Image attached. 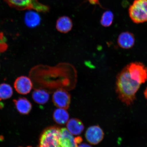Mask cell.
I'll return each mask as SVG.
<instances>
[{
    "instance_id": "obj_7",
    "label": "cell",
    "mask_w": 147,
    "mask_h": 147,
    "mask_svg": "<svg viewBox=\"0 0 147 147\" xmlns=\"http://www.w3.org/2000/svg\"><path fill=\"white\" fill-rule=\"evenodd\" d=\"M82 141V138L74 137L67 128L60 129L59 141L62 147H77Z\"/></svg>"
},
{
    "instance_id": "obj_8",
    "label": "cell",
    "mask_w": 147,
    "mask_h": 147,
    "mask_svg": "<svg viewBox=\"0 0 147 147\" xmlns=\"http://www.w3.org/2000/svg\"><path fill=\"white\" fill-rule=\"evenodd\" d=\"M85 136L86 140L90 144L96 145L103 139L104 134L100 126L95 125L88 128L86 130Z\"/></svg>"
},
{
    "instance_id": "obj_1",
    "label": "cell",
    "mask_w": 147,
    "mask_h": 147,
    "mask_svg": "<svg viewBox=\"0 0 147 147\" xmlns=\"http://www.w3.org/2000/svg\"><path fill=\"white\" fill-rule=\"evenodd\" d=\"M141 84L131 78L127 65L117 75L115 91L118 98L127 106L133 104Z\"/></svg>"
},
{
    "instance_id": "obj_2",
    "label": "cell",
    "mask_w": 147,
    "mask_h": 147,
    "mask_svg": "<svg viewBox=\"0 0 147 147\" xmlns=\"http://www.w3.org/2000/svg\"><path fill=\"white\" fill-rule=\"evenodd\" d=\"M128 11L130 17L134 23L147 22V0H135Z\"/></svg>"
},
{
    "instance_id": "obj_20",
    "label": "cell",
    "mask_w": 147,
    "mask_h": 147,
    "mask_svg": "<svg viewBox=\"0 0 147 147\" xmlns=\"http://www.w3.org/2000/svg\"><path fill=\"white\" fill-rule=\"evenodd\" d=\"M77 147H92V146L87 143H83L82 144L80 143V144H78Z\"/></svg>"
},
{
    "instance_id": "obj_23",
    "label": "cell",
    "mask_w": 147,
    "mask_h": 147,
    "mask_svg": "<svg viewBox=\"0 0 147 147\" xmlns=\"http://www.w3.org/2000/svg\"><path fill=\"white\" fill-rule=\"evenodd\" d=\"M3 106H4V105H3V103L0 102V109L3 108Z\"/></svg>"
},
{
    "instance_id": "obj_21",
    "label": "cell",
    "mask_w": 147,
    "mask_h": 147,
    "mask_svg": "<svg viewBox=\"0 0 147 147\" xmlns=\"http://www.w3.org/2000/svg\"><path fill=\"white\" fill-rule=\"evenodd\" d=\"M90 3L92 4H98V0H89Z\"/></svg>"
},
{
    "instance_id": "obj_22",
    "label": "cell",
    "mask_w": 147,
    "mask_h": 147,
    "mask_svg": "<svg viewBox=\"0 0 147 147\" xmlns=\"http://www.w3.org/2000/svg\"><path fill=\"white\" fill-rule=\"evenodd\" d=\"M144 95L145 98L147 100V87L145 89L144 92Z\"/></svg>"
},
{
    "instance_id": "obj_6",
    "label": "cell",
    "mask_w": 147,
    "mask_h": 147,
    "mask_svg": "<svg viewBox=\"0 0 147 147\" xmlns=\"http://www.w3.org/2000/svg\"><path fill=\"white\" fill-rule=\"evenodd\" d=\"M71 96L65 90L59 89L54 92L52 100L55 105L58 108L68 109L71 102Z\"/></svg>"
},
{
    "instance_id": "obj_11",
    "label": "cell",
    "mask_w": 147,
    "mask_h": 147,
    "mask_svg": "<svg viewBox=\"0 0 147 147\" xmlns=\"http://www.w3.org/2000/svg\"><path fill=\"white\" fill-rule=\"evenodd\" d=\"M67 129L73 135H80L84 129V126L80 119L72 118L69 119L67 123Z\"/></svg>"
},
{
    "instance_id": "obj_18",
    "label": "cell",
    "mask_w": 147,
    "mask_h": 147,
    "mask_svg": "<svg viewBox=\"0 0 147 147\" xmlns=\"http://www.w3.org/2000/svg\"><path fill=\"white\" fill-rule=\"evenodd\" d=\"M114 19V15L110 11H106L101 18L100 24L103 26L109 27L112 25Z\"/></svg>"
},
{
    "instance_id": "obj_14",
    "label": "cell",
    "mask_w": 147,
    "mask_h": 147,
    "mask_svg": "<svg viewBox=\"0 0 147 147\" xmlns=\"http://www.w3.org/2000/svg\"><path fill=\"white\" fill-rule=\"evenodd\" d=\"M41 18L39 14L34 11H28L25 15V23L29 27L34 28L38 26L41 22Z\"/></svg>"
},
{
    "instance_id": "obj_12",
    "label": "cell",
    "mask_w": 147,
    "mask_h": 147,
    "mask_svg": "<svg viewBox=\"0 0 147 147\" xmlns=\"http://www.w3.org/2000/svg\"><path fill=\"white\" fill-rule=\"evenodd\" d=\"M73 23L71 18L67 16H61L57 20L56 28L59 32L67 33L71 30Z\"/></svg>"
},
{
    "instance_id": "obj_16",
    "label": "cell",
    "mask_w": 147,
    "mask_h": 147,
    "mask_svg": "<svg viewBox=\"0 0 147 147\" xmlns=\"http://www.w3.org/2000/svg\"><path fill=\"white\" fill-rule=\"evenodd\" d=\"M32 97L35 102L39 104H44L48 101L49 97L48 92L45 90H35L32 94Z\"/></svg>"
},
{
    "instance_id": "obj_24",
    "label": "cell",
    "mask_w": 147,
    "mask_h": 147,
    "mask_svg": "<svg viewBox=\"0 0 147 147\" xmlns=\"http://www.w3.org/2000/svg\"><path fill=\"white\" fill-rule=\"evenodd\" d=\"M32 147L31 146H28V147Z\"/></svg>"
},
{
    "instance_id": "obj_5",
    "label": "cell",
    "mask_w": 147,
    "mask_h": 147,
    "mask_svg": "<svg viewBox=\"0 0 147 147\" xmlns=\"http://www.w3.org/2000/svg\"><path fill=\"white\" fill-rule=\"evenodd\" d=\"M132 79L141 84L147 81V67L141 62H132L127 65Z\"/></svg>"
},
{
    "instance_id": "obj_13",
    "label": "cell",
    "mask_w": 147,
    "mask_h": 147,
    "mask_svg": "<svg viewBox=\"0 0 147 147\" xmlns=\"http://www.w3.org/2000/svg\"><path fill=\"white\" fill-rule=\"evenodd\" d=\"M13 102L16 109L21 114H28L32 110V104L27 99L24 97L14 100Z\"/></svg>"
},
{
    "instance_id": "obj_3",
    "label": "cell",
    "mask_w": 147,
    "mask_h": 147,
    "mask_svg": "<svg viewBox=\"0 0 147 147\" xmlns=\"http://www.w3.org/2000/svg\"><path fill=\"white\" fill-rule=\"evenodd\" d=\"M60 129L55 126L45 129L41 134L38 147H62L59 139Z\"/></svg>"
},
{
    "instance_id": "obj_10",
    "label": "cell",
    "mask_w": 147,
    "mask_h": 147,
    "mask_svg": "<svg viewBox=\"0 0 147 147\" xmlns=\"http://www.w3.org/2000/svg\"><path fill=\"white\" fill-rule=\"evenodd\" d=\"M135 39L132 33L126 32L121 33L117 38V44L119 47L124 49H129L135 45Z\"/></svg>"
},
{
    "instance_id": "obj_15",
    "label": "cell",
    "mask_w": 147,
    "mask_h": 147,
    "mask_svg": "<svg viewBox=\"0 0 147 147\" xmlns=\"http://www.w3.org/2000/svg\"><path fill=\"white\" fill-rule=\"evenodd\" d=\"M53 118L57 123L63 125L67 123L69 120V115L66 109L59 108L55 110Z\"/></svg>"
},
{
    "instance_id": "obj_19",
    "label": "cell",
    "mask_w": 147,
    "mask_h": 147,
    "mask_svg": "<svg viewBox=\"0 0 147 147\" xmlns=\"http://www.w3.org/2000/svg\"><path fill=\"white\" fill-rule=\"evenodd\" d=\"M6 41V38L3 33H0V52H4L8 48V46L5 43Z\"/></svg>"
},
{
    "instance_id": "obj_4",
    "label": "cell",
    "mask_w": 147,
    "mask_h": 147,
    "mask_svg": "<svg viewBox=\"0 0 147 147\" xmlns=\"http://www.w3.org/2000/svg\"><path fill=\"white\" fill-rule=\"evenodd\" d=\"M11 7L18 10H34L38 12H46L49 7L40 3L38 0H5Z\"/></svg>"
},
{
    "instance_id": "obj_17",
    "label": "cell",
    "mask_w": 147,
    "mask_h": 147,
    "mask_svg": "<svg viewBox=\"0 0 147 147\" xmlns=\"http://www.w3.org/2000/svg\"><path fill=\"white\" fill-rule=\"evenodd\" d=\"M13 93L12 88L9 84L5 83L0 84V100L10 98Z\"/></svg>"
},
{
    "instance_id": "obj_9",
    "label": "cell",
    "mask_w": 147,
    "mask_h": 147,
    "mask_svg": "<svg viewBox=\"0 0 147 147\" xmlns=\"http://www.w3.org/2000/svg\"><path fill=\"white\" fill-rule=\"evenodd\" d=\"M32 86L30 79L25 76L18 77L14 83V87L16 91L21 94L29 93L32 90Z\"/></svg>"
}]
</instances>
